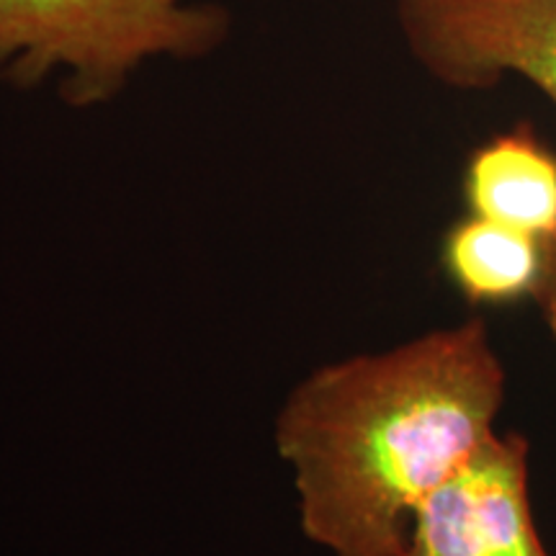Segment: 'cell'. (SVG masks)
Here are the masks:
<instances>
[{"label":"cell","instance_id":"6da1fadb","mask_svg":"<svg viewBox=\"0 0 556 556\" xmlns=\"http://www.w3.org/2000/svg\"><path fill=\"white\" fill-rule=\"evenodd\" d=\"M505 371L484 323L319 368L276 441L304 533L332 556H402L417 505L495 433Z\"/></svg>","mask_w":556,"mask_h":556},{"label":"cell","instance_id":"7a4b0ae2","mask_svg":"<svg viewBox=\"0 0 556 556\" xmlns=\"http://www.w3.org/2000/svg\"><path fill=\"white\" fill-rule=\"evenodd\" d=\"M227 31L208 0H0V80L58 78L73 106H93L152 62L206 58Z\"/></svg>","mask_w":556,"mask_h":556},{"label":"cell","instance_id":"3957f363","mask_svg":"<svg viewBox=\"0 0 556 556\" xmlns=\"http://www.w3.org/2000/svg\"><path fill=\"white\" fill-rule=\"evenodd\" d=\"M397 24L443 86L492 88L513 75L556 106V0H397Z\"/></svg>","mask_w":556,"mask_h":556},{"label":"cell","instance_id":"277c9868","mask_svg":"<svg viewBox=\"0 0 556 556\" xmlns=\"http://www.w3.org/2000/svg\"><path fill=\"white\" fill-rule=\"evenodd\" d=\"M402 556H552L528 497V441L492 433L417 505Z\"/></svg>","mask_w":556,"mask_h":556},{"label":"cell","instance_id":"5b68a950","mask_svg":"<svg viewBox=\"0 0 556 556\" xmlns=\"http://www.w3.org/2000/svg\"><path fill=\"white\" fill-rule=\"evenodd\" d=\"M464 199L469 214L552 242L556 240V155L528 127L492 137L469 155Z\"/></svg>","mask_w":556,"mask_h":556},{"label":"cell","instance_id":"8992f818","mask_svg":"<svg viewBox=\"0 0 556 556\" xmlns=\"http://www.w3.org/2000/svg\"><path fill=\"white\" fill-rule=\"evenodd\" d=\"M546 245L533 235L469 214L443 240V266L471 302H513L536 296Z\"/></svg>","mask_w":556,"mask_h":556},{"label":"cell","instance_id":"52a82bcc","mask_svg":"<svg viewBox=\"0 0 556 556\" xmlns=\"http://www.w3.org/2000/svg\"><path fill=\"white\" fill-rule=\"evenodd\" d=\"M544 245H546L544 276H541L536 296L541 302V309H544L548 330H552V336L556 340V240L544 242Z\"/></svg>","mask_w":556,"mask_h":556}]
</instances>
